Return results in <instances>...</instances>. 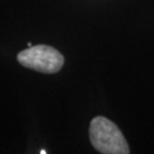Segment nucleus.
<instances>
[{"instance_id": "f03ea898", "label": "nucleus", "mask_w": 154, "mask_h": 154, "mask_svg": "<svg viewBox=\"0 0 154 154\" xmlns=\"http://www.w3.org/2000/svg\"><path fill=\"white\" fill-rule=\"evenodd\" d=\"M17 61L23 66L41 72L56 73L64 64V57L54 47L47 45H38L22 50L17 55Z\"/></svg>"}, {"instance_id": "7ed1b4c3", "label": "nucleus", "mask_w": 154, "mask_h": 154, "mask_svg": "<svg viewBox=\"0 0 154 154\" xmlns=\"http://www.w3.org/2000/svg\"><path fill=\"white\" fill-rule=\"evenodd\" d=\"M40 153H41V154H46L47 152H46V149H41V151H40Z\"/></svg>"}, {"instance_id": "f257e3e1", "label": "nucleus", "mask_w": 154, "mask_h": 154, "mask_svg": "<svg viewBox=\"0 0 154 154\" xmlns=\"http://www.w3.org/2000/svg\"><path fill=\"white\" fill-rule=\"evenodd\" d=\"M89 137L93 146L103 154H128L130 149L126 138L114 122L96 116L90 122Z\"/></svg>"}]
</instances>
